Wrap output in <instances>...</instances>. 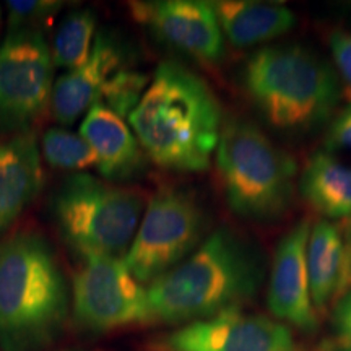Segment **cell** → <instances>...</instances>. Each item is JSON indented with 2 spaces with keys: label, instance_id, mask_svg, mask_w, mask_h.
Instances as JSON below:
<instances>
[{
  "label": "cell",
  "instance_id": "1",
  "mask_svg": "<svg viewBox=\"0 0 351 351\" xmlns=\"http://www.w3.org/2000/svg\"><path fill=\"white\" fill-rule=\"evenodd\" d=\"M263 275L261 249L230 228H218L186 261L148 285V322L187 326L241 309L257 295Z\"/></svg>",
  "mask_w": 351,
  "mask_h": 351
},
{
  "label": "cell",
  "instance_id": "2",
  "mask_svg": "<svg viewBox=\"0 0 351 351\" xmlns=\"http://www.w3.org/2000/svg\"><path fill=\"white\" fill-rule=\"evenodd\" d=\"M130 129L153 163L199 173L212 163L221 135V108L204 78L174 60L158 65Z\"/></svg>",
  "mask_w": 351,
  "mask_h": 351
},
{
  "label": "cell",
  "instance_id": "3",
  "mask_svg": "<svg viewBox=\"0 0 351 351\" xmlns=\"http://www.w3.org/2000/svg\"><path fill=\"white\" fill-rule=\"evenodd\" d=\"M69 311L67 276L47 239L32 230L0 239V350H44Z\"/></svg>",
  "mask_w": 351,
  "mask_h": 351
},
{
  "label": "cell",
  "instance_id": "4",
  "mask_svg": "<svg viewBox=\"0 0 351 351\" xmlns=\"http://www.w3.org/2000/svg\"><path fill=\"white\" fill-rule=\"evenodd\" d=\"M243 85L267 122L288 132H306L326 122L341 93L332 65L300 44L252 52L243 69Z\"/></svg>",
  "mask_w": 351,
  "mask_h": 351
},
{
  "label": "cell",
  "instance_id": "5",
  "mask_svg": "<svg viewBox=\"0 0 351 351\" xmlns=\"http://www.w3.org/2000/svg\"><path fill=\"white\" fill-rule=\"evenodd\" d=\"M215 163L228 207L238 217L270 221L287 212L295 194L296 163L256 124L228 121Z\"/></svg>",
  "mask_w": 351,
  "mask_h": 351
},
{
  "label": "cell",
  "instance_id": "6",
  "mask_svg": "<svg viewBox=\"0 0 351 351\" xmlns=\"http://www.w3.org/2000/svg\"><path fill=\"white\" fill-rule=\"evenodd\" d=\"M145 208L142 192L85 173L65 179L52 199V217L60 236L82 258H124Z\"/></svg>",
  "mask_w": 351,
  "mask_h": 351
},
{
  "label": "cell",
  "instance_id": "7",
  "mask_svg": "<svg viewBox=\"0 0 351 351\" xmlns=\"http://www.w3.org/2000/svg\"><path fill=\"white\" fill-rule=\"evenodd\" d=\"M207 215L191 191L165 187L152 197L124 263L150 285L191 256L207 238Z\"/></svg>",
  "mask_w": 351,
  "mask_h": 351
},
{
  "label": "cell",
  "instance_id": "8",
  "mask_svg": "<svg viewBox=\"0 0 351 351\" xmlns=\"http://www.w3.org/2000/svg\"><path fill=\"white\" fill-rule=\"evenodd\" d=\"M54 60L39 29H13L0 44V134L33 130L51 108Z\"/></svg>",
  "mask_w": 351,
  "mask_h": 351
},
{
  "label": "cell",
  "instance_id": "9",
  "mask_svg": "<svg viewBox=\"0 0 351 351\" xmlns=\"http://www.w3.org/2000/svg\"><path fill=\"white\" fill-rule=\"evenodd\" d=\"M73 320L90 332H109L148 322L147 288L124 258L86 257L73 278Z\"/></svg>",
  "mask_w": 351,
  "mask_h": 351
},
{
  "label": "cell",
  "instance_id": "10",
  "mask_svg": "<svg viewBox=\"0 0 351 351\" xmlns=\"http://www.w3.org/2000/svg\"><path fill=\"white\" fill-rule=\"evenodd\" d=\"M156 351H301L291 328L262 314L231 309L176 328Z\"/></svg>",
  "mask_w": 351,
  "mask_h": 351
},
{
  "label": "cell",
  "instance_id": "11",
  "mask_svg": "<svg viewBox=\"0 0 351 351\" xmlns=\"http://www.w3.org/2000/svg\"><path fill=\"white\" fill-rule=\"evenodd\" d=\"M132 16L161 41L205 65L218 64L225 38L213 5L200 0L132 2Z\"/></svg>",
  "mask_w": 351,
  "mask_h": 351
},
{
  "label": "cell",
  "instance_id": "12",
  "mask_svg": "<svg viewBox=\"0 0 351 351\" xmlns=\"http://www.w3.org/2000/svg\"><path fill=\"white\" fill-rule=\"evenodd\" d=\"M309 232V221L302 219L280 239L274 254L267 291L270 313L278 320L306 333H313L319 327L307 276L306 251Z\"/></svg>",
  "mask_w": 351,
  "mask_h": 351
},
{
  "label": "cell",
  "instance_id": "13",
  "mask_svg": "<svg viewBox=\"0 0 351 351\" xmlns=\"http://www.w3.org/2000/svg\"><path fill=\"white\" fill-rule=\"evenodd\" d=\"M127 65L121 44L99 32L86 62L56 80L51 99L54 119L62 125H72L99 103L108 82Z\"/></svg>",
  "mask_w": 351,
  "mask_h": 351
},
{
  "label": "cell",
  "instance_id": "14",
  "mask_svg": "<svg viewBox=\"0 0 351 351\" xmlns=\"http://www.w3.org/2000/svg\"><path fill=\"white\" fill-rule=\"evenodd\" d=\"M43 181L34 130L0 135V239L36 199Z\"/></svg>",
  "mask_w": 351,
  "mask_h": 351
},
{
  "label": "cell",
  "instance_id": "15",
  "mask_svg": "<svg viewBox=\"0 0 351 351\" xmlns=\"http://www.w3.org/2000/svg\"><path fill=\"white\" fill-rule=\"evenodd\" d=\"M80 135L98 156V171L108 181H125L143 168V152L125 121L104 104H95L80 124Z\"/></svg>",
  "mask_w": 351,
  "mask_h": 351
},
{
  "label": "cell",
  "instance_id": "16",
  "mask_svg": "<svg viewBox=\"0 0 351 351\" xmlns=\"http://www.w3.org/2000/svg\"><path fill=\"white\" fill-rule=\"evenodd\" d=\"M212 5L223 36L236 47L271 41L287 34L296 23L295 13L278 3L221 0Z\"/></svg>",
  "mask_w": 351,
  "mask_h": 351
},
{
  "label": "cell",
  "instance_id": "17",
  "mask_svg": "<svg viewBox=\"0 0 351 351\" xmlns=\"http://www.w3.org/2000/svg\"><path fill=\"white\" fill-rule=\"evenodd\" d=\"M307 276L314 309L324 314L330 304H337L343 280V236L327 219L311 228L307 239Z\"/></svg>",
  "mask_w": 351,
  "mask_h": 351
},
{
  "label": "cell",
  "instance_id": "18",
  "mask_svg": "<svg viewBox=\"0 0 351 351\" xmlns=\"http://www.w3.org/2000/svg\"><path fill=\"white\" fill-rule=\"evenodd\" d=\"M300 191L315 212L328 218L351 217V166L330 152H319L307 161Z\"/></svg>",
  "mask_w": 351,
  "mask_h": 351
},
{
  "label": "cell",
  "instance_id": "19",
  "mask_svg": "<svg viewBox=\"0 0 351 351\" xmlns=\"http://www.w3.org/2000/svg\"><path fill=\"white\" fill-rule=\"evenodd\" d=\"M96 34V15L90 8L73 10L65 16L52 44V60L57 67L73 70L86 62Z\"/></svg>",
  "mask_w": 351,
  "mask_h": 351
},
{
  "label": "cell",
  "instance_id": "20",
  "mask_svg": "<svg viewBox=\"0 0 351 351\" xmlns=\"http://www.w3.org/2000/svg\"><path fill=\"white\" fill-rule=\"evenodd\" d=\"M43 153L47 163L57 169L78 171L98 166V156L82 135L57 127L43 135Z\"/></svg>",
  "mask_w": 351,
  "mask_h": 351
},
{
  "label": "cell",
  "instance_id": "21",
  "mask_svg": "<svg viewBox=\"0 0 351 351\" xmlns=\"http://www.w3.org/2000/svg\"><path fill=\"white\" fill-rule=\"evenodd\" d=\"M147 88L148 77L127 65L108 82L99 103L125 119L142 99Z\"/></svg>",
  "mask_w": 351,
  "mask_h": 351
},
{
  "label": "cell",
  "instance_id": "22",
  "mask_svg": "<svg viewBox=\"0 0 351 351\" xmlns=\"http://www.w3.org/2000/svg\"><path fill=\"white\" fill-rule=\"evenodd\" d=\"M60 7H62V2H52V0H25V2L13 0V2H7L10 32L33 28L34 23L47 20Z\"/></svg>",
  "mask_w": 351,
  "mask_h": 351
},
{
  "label": "cell",
  "instance_id": "23",
  "mask_svg": "<svg viewBox=\"0 0 351 351\" xmlns=\"http://www.w3.org/2000/svg\"><path fill=\"white\" fill-rule=\"evenodd\" d=\"M328 44L341 80L351 90V32L337 29L330 34Z\"/></svg>",
  "mask_w": 351,
  "mask_h": 351
},
{
  "label": "cell",
  "instance_id": "24",
  "mask_svg": "<svg viewBox=\"0 0 351 351\" xmlns=\"http://www.w3.org/2000/svg\"><path fill=\"white\" fill-rule=\"evenodd\" d=\"M328 152L351 150V103L335 117L327 137Z\"/></svg>",
  "mask_w": 351,
  "mask_h": 351
},
{
  "label": "cell",
  "instance_id": "25",
  "mask_svg": "<svg viewBox=\"0 0 351 351\" xmlns=\"http://www.w3.org/2000/svg\"><path fill=\"white\" fill-rule=\"evenodd\" d=\"M333 326L340 340L351 345V289L337 301L333 309Z\"/></svg>",
  "mask_w": 351,
  "mask_h": 351
},
{
  "label": "cell",
  "instance_id": "26",
  "mask_svg": "<svg viewBox=\"0 0 351 351\" xmlns=\"http://www.w3.org/2000/svg\"><path fill=\"white\" fill-rule=\"evenodd\" d=\"M351 289V219L343 236V280H341V296Z\"/></svg>",
  "mask_w": 351,
  "mask_h": 351
},
{
  "label": "cell",
  "instance_id": "27",
  "mask_svg": "<svg viewBox=\"0 0 351 351\" xmlns=\"http://www.w3.org/2000/svg\"><path fill=\"white\" fill-rule=\"evenodd\" d=\"M59 351H83V350H59Z\"/></svg>",
  "mask_w": 351,
  "mask_h": 351
}]
</instances>
